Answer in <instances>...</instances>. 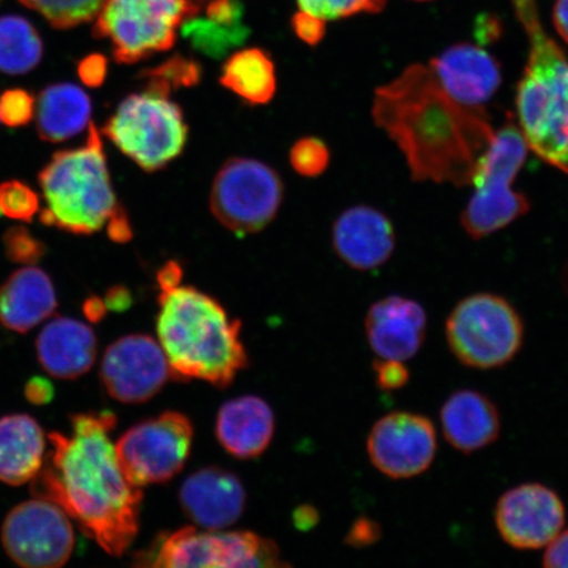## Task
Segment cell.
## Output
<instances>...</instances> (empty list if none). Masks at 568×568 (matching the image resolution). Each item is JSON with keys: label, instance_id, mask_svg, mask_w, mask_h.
<instances>
[{"label": "cell", "instance_id": "24", "mask_svg": "<svg viewBox=\"0 0 568 568\" xmlns=\"http://www.w3.org/2000/svg\"><path fill=\"white\" fill-rule=\"evenodd\" d=\"M57 295L53 282L44 270H17L0 286V324L26 333L53 315Z\"/></svg>", "mask_w": 568, "mask_h": 568}, {"label": "cell", "instance_id": "11", "mask_svg": "<svg viewBox=\"0 0 568 568\" xmlns=\"http://www.w3.org/2000/svg\"><path fill=\"white\" fill-rule=\"evenodd\" d=\"M283 201V183L266 163L232 159L215 176L211 211L226 230L245 236L273 222Z\"/></svg>", "mask_w": 568, "mask_h": 568}, {"label": "cell", "instance_id": "4", "mask_svg": "<svg viewBox=\"0 0 568 568\" xmlns=\"http://www.w3.org/2000/svg\"><path fill=\"white\" fill-rule=\"evenodd\" d=\"M529 40L516 90L518 128L529 151L568 174V59L545 32L536 0H510Z\"/></svg>", "mask_w": 568, "mask_h": 568}, {"label": "cell", "instance_id": "17", "mask_svg": "<svg viewBox=\"0 0 568 568\" xmlns=\"http://www.w3.org/2000/svg\"><path fill=\"white\" fill-rule=\"evenodd\" d=\"M426 328L423 305L399 295L375 302L365 318L367 343L378 358H414L425 343Z\"/></svg>", "mask_w": 568, "mask_h": 568}, {"label": "cell", "instance_id": "32", "mask_svg": "<svg viewBox=\"0 0 568 568\" xmlns=\"http://www.w3.org/2000/svg\"><path fill=\"white\" fill-rule=\"evenodd\" d=\"M300 12L318 20L332 21L358 13H375L385 9L387 0H296Z\"/></svg>", "mask_w": 568, "mask_h": 568}, {"label": "cell", "instance_id": "39", "mask_svg": "<svg viewBox=\"0 0 568 568\" xmlns=\"http://www.w3.org/2000/svg\"><path fill=\"white\" fill-rule=\"evenodd\" d=\"M78 75L81 81L89 88H99L105 81L106 60L101 54H90L78 65Z\"/></svg>", "mask_w": 568, "mask_h": 568}, {"label": "cell", "instance_id": "45", "mask_svg": "<svg viewBox=\"0 0 568 568\" xmlns=\"http://www.w3.org/2000/svg\"><path fill=\"white\" fill-rule=\"evenodd\" d=\"M104 302L106 308L123 311L131 304V295L128 294L124 287H112L109 290V293H106Z\"/></svg>", "mask_w": 568, "mask_h": 568}, {"label": "cell", "instance_id": "16", "mask_svg": "<svg viewBox=\"0 0 568 568\" xmlns=\"http://www.w3.org/2000/svg\"><path fill=\"white\" fill-rule=\"evenodd\" d=\"M173 376L159 341L146 335L119 338L104 353L101 378L106 393L125 404L151 400Z\"/></svg>", "mask_w": 568, "mask_h": 568}, {"label": "cell", "instance_id": "6", "mask_svg": "<svg viewBox=\"0 0 568 568\" xmlns=\"http://www.w3.org/2000/svg\"><path fill=\"white\" fill-rule=\"evenodd\" d=\"M447 346L462 366L495 371L520 353L525 324L506 297L481 293L462 300L446 318Z\"/></svg>", "mask_w": 568, "mask_h": 568}, {"label": "cell", "instance_id": "19", "mask_svg": "<svg viewBox=\"0 0 568 568\" xmlns=\"http://www.w3.org/2000/svg\"><path fill=\"white\" fill-rule=\"evenodd\" d=\"M181 506L199 527L222 530L243 516L246 493L231 471L205 467L190 475L180 489Z\"/></svg>", "mask_w": 568, "mask_h": 568}, {"label": "cell", "instance_id": "38", "mask_svg": "<svg viewBox=\"0 0 568 568\" xmlns=\"http://www.w3.org/2000/svg\"><path fill=\"white\" fill-rule=\"evenodd\" d=\"M382 537L381 525L372 518L362 517L353 524L349 532H347L346 542L354 548H367L379 541Z\"/></svg>", "mask_w": 568, "mask_h": 568}, {"label": "cell", "instance_id": "30", "mask_svg": "<svg viewBox=\"0 0 568 568\" xmlns=\"http://www.w3.org/2000/svg\"><path fill=\"white\" fill-rule=\"evenodd\" d=\"M41 13L57 30H69L97 18L104 0H20Z\"/></svg>", "mask_w": 568, "mask_h": 568}, {"label": "cell", "instance_id": "20", "mask_svg": "<svg viewBox=\"0 0 568 568\" xmlns=\"http://www.w3.org/2000/svg\"><path fill=\"white\" fill-rule=\"evenodd\" d=\"M333 246L346 265L371 272L386 264L395 251L393 223L367 205H357L341 213L333 225Z\"/></svg>", "mask_w": 568, "mask_h": 568}, {"label": "cell", "instance_id": "43", "mask_svg": "<svg viewBox=\"0 0 568 568\" xmlns=\"http://www.w3.org/2000/svg\"><path fill=\"white\" fill-rule=\"evenodd\" d=\"M106 232H109L110 239L115 241V243H126V241L132 239L130 220H128L126 213L122 207L106 223Z\"/></svg>", "mask_w": 568, "mask_h": 568}, {"label": "cell", "instance_id": "46", "mask_svg": "<svg viewBox=\"0 0 568 568\" xmlns=\"http://www.w3.org/2000/svg\"><path fill=\"white\" fill-rule=\"evenodd\" d=\"M182 268L175 262H169L165 266L160 270L159 283L160 288L176 286L181 283Z\"/></svg>", "mask_w": 568, "mask_h": 568}, {"label": "cell", "instance_id": "14", "mask_svg": "<svg viewBox=\"0 0 568 568\" xmlns=\"http://www.w3.org/2000/svg\"><path fill=\"white\" fill-rule=\"evenodd\" d=\"M438 438L429 417L414 412H393L379 418L367 437V456L385 477L406 480L420 477L435 462Z\"/></svg>", "mask_w": 568, "mask_h": 568}, {"label": "cell", "instance_id": "18", "mask_svg": "<svg viewBox=\"0 0 568 568\" xmlns=\"http://www.w3.org/2000/svg\"><path fill=\"white\" fill-rule=\"evenodd\" d=\"M444 90L460 104L481 109L501 84L500 63L485 49L460 42L429 65Z\"/></svg>", "mask_w": 568, "mask_h": 568}, {"label": "cell", "instance_id": "36", "mask_svg": "<svg viewBox=\"0 0 568 568\" xmlns=\"http://www.w3.org/2000/svg\"><path fill=\"white\" fill-rule=\"evenodd\" d=\"M36 111L34 98L24 89L6 90L0 97V122L9 128L31 123Z\"/></svg>", "mask_w": 568, "mask_h": 568}, {"label": "cell", "instance_id": "44", "mask_svg": "<svg viewBox=\"0 0 568 568\" xmlns=\"http://www.w3.org/2000/svg\"><path fill=\"white\" fill-rule=\"evenodd\" d=\"M554 27L568 44V0H557L552 10Z\"/></svg>", "mask_w": 568, "mask_h": 568}, {"label": "cell", "instance_id": "8", "mask_svg": "<svg viewBox=\"0 0 568 568\" xmlns=\"http://www.w3.org/2000/svg\"><path fill=\"white\" fill-rule=\"evenodd\" d=\"M528 152L520 128L510 120L495 132L493 144L473 182L477 191L462 213V226L468 236L474 240L487 237L528 213L529 199L514 190Z\"/></svg>", "mask_w": 568, "mask_h": 568}, {"label": "cell", "instance_id": "1", "mask_svg": "<svg viewBox=\"0 0 568 568\" xmlns=\"http://www.w3.org/2000/svg\"><path fill=\"white\" fill-rule=\"evenodd\" d=\"M373 119L400 149L415 181L458 187L473 184L495 136L486 111L458 103L422 63L376 89Z\"/></svg>", "mask_w": 568, "mask_h": 568}, {"label": "cell", "instance_id": "15", "mask_svg": "<svg viewBox=\"0 0 568 568\" xmlns=\"http://www.w3.org/2000/svg\"><path fill=\"white\" fill-rule=\"evenodd\" d=\"M503 541L520 551L545 549L566 524L562 497L542 483H523L504 493L495 507Z\"/></svg>", "mask_w": 568, "mask_h": 568}, {"label": "cell", "instance_id": "34", "mask_svg": "<svg viewBox=\"0 0 568 568\" xmlns=\"http://www.w3.org/2000/svg\"><path fill=\"white\" fill-rule=\"evenodd\" d=\"M6 257L16 264H38L47 254L44 241L36 239L26 226H11L2 237Z\"/></svg>", "mask_w": 568, "mask_h": 568}, {"label": "cell", "instance_id": "26", "mask_svg": "<svg viewBox=\"0 0 568 568\" xmlns=\"http://www.w3.org/2000/svg\"><path fill=\"white\" fill-rule=\"evenodd\" d=\"M36 126L41 140L62 142L80 134L90 123L91 101L73 83H55L40 92Z\"/></svg>", "mask_w": 568, "mask_h": 568}, {"label": "cell", "instance_id": "41", "mask_svg": "<svg viewBox=\"0 0 568 568\" xmlns=\"http://www.w3.org/2000/svg\"><path fill=\"white\" fill-rule=\"evenodd\" d=\"M542 565L546 568H568V529L560 531L546 546Z\"/></svg>", "mask_w": 568, "mask_h": 568}, {"label": "cell", "instance_id": "37", "mask_svg": "<svg viewBox=\"0 0 568 568\" xmlns=\"http://www.w3.org/2000/svg\"><path fill=\"white\" fill-rule=\"evenodd\" d=\"M373 372L376 387L386 393L403 389L410 379L408 367L403 361L378 358L374 361Z\"/></svg>", "mask_w": 568, "mask_h": 568}, {"label": "cell", "instance_id": "31", "mask_svg": "<svg viewBox=\"0 0 568 568\" xmlns=\"http://www.w3.org/2000/svg\"><path fill=\"white\" fill-rule=\"evenodd\" d=\"M146 88L172 94L173 90L190 88L201 81L202 68L197 62L175 55L162 65L146 70Z\"/></svg>", "mask_w": 568, "mask_h": 568}, {"label": "cell", "instance_id": "12", "mask_svg": "<svg viewBox=\"0 0 568 568\" xmlns=\"http://www.w3.org/2000/svg\"><path fill=\"white\" fill-rule=\"evenodd\" d=\"M194 428L180 412L168 410L124 433L115 445L120 467L136 487L160 485L182 471L193 446Z\"/></svg>", "mask_w": 568, "mask_h": 568}, {"label": "cell", "instance_id": "40", "mask_svg": "<svg viewBox=\"0 0 568 568\" xmlns=\"http://www.w3.org/2000/svg\"><path fill=\"white\" fill-rule=\"evenodd\" d=\"M293 27L295 33L304 42H307L310 45H316L324 38L326 23L297 11L293 19Z\"/></svg>", "mask_w": 568, "mask_h": 568}, {"label": "cell", "instance_id": "29", "mask_svg": "<svg viewBox=\"0 0 568 568\" xmlns=\"http://www.w3.org/2000/svg\"><path fill=\"white\" fill-rule=\"evenodd\" d=\"M183 38L204 55L212 59H222L234 48L244 44L247 39L248 28L244 21H224L207 16H197L183 21Z\"/></svg>", "mask_w": 568, "mask_h": 568}, {"label": "cell", "instance_id": "27", "mask_svg": "<svg viewBox=\"0 0 568 568\" xmlns=\"http://www.w3.org/2000/svg\"><path fill=\"white\" fill-rule=\"evenodd\" d=\"M220 82L247 104L264 105L276 91L272 57L258 48L236 52L224 63Z\"/></svg>", "mask_w": 568, "mask_h": 568}, {"label": "cell", "instance_id": "35", "mask_svg": "<svg viewBox=\"0 0 568 568\" xmlns=\"http://www.w3.org/2000/svg\"><path fill=\"white\" fill-rule=\"evenodd\" d=\"M329 149L322 140L305 138L296 142L291 149L290 161L296 173L303 176L314 178L329 165Z\"/></svg>", "mask_w": 568, "mask_h": 568}, {"label": "cell", "instance_id": "5", "mask_svg": "<svg viewBox=\"0 0 568 568\" xmlns=\"http://www.w3.org/2000/svg\"><path fill=\"white\" fill-rule=\"evenodd\" d=\"M45 209L40 222L73 234L97 233L104 229L118 203L111 183L101 133L90 123L87 144L53 154L39 174Z\"/></svg>", "mask_w": 568, "mask_h": 568}, {"label": "cell", "instance_id": "21", "mask_svg": "<svg viewBox=\"0 0 568 568\" xmlns=\"http://www.w3.org/2000/svg\"><path fill=\"white\" fill-rule=\"evenodd\" d=\"M446 443L462 454L494 445L501 435V415L491 397L477 389H458L439 410Z\"/></svg>", "mask_w": 568, "mask_h": 568}, {"label": "cell", "instance_id": "7", "mask_svg": "<svg viewBox=\"0 0 568 568\" xmlns=\"http://www.w3.org/2000/svg\"><path fill=\"white\" fill-rule=\"evenodd\" d=\"M103 132L128 159L152 173L180 158L189 126L181 106L170 95L146 88L119 104Z\"/></svg>", "mask_w": 568, "mask_h": 568}, {"label": "cell", "instance_id": "22", "mask_svg": "<svg viewBox=\"0 0 568 568\" xmlns=\"http://www.w3.org/2000/svg\"><path fill=\"white\" fill-rule=\"evenodd\" d=\"M40 365L57 379H77L95 364L98 339L80 320L55 317L36 339Z\"/></svg>", "mask_w": 568, "mask_h": 568}, {"label": "cell", "instance_id": "28", "mask_svg": "<svg viewBox=\"0 0 568 568\" xmlns=\"http://www.w3.org/2000/svg\"><path fill=\"white\" fill-rule=\"evenodd\" d=\"M44 45L38 30L23 17L0 18V71L9 75L30 73L39 65Z\"/></svg>", "mask_w": 568, "mask_h": 568}, {"label": "cell", "instance_id": "9", "mask_svg": "<svg viewBox=\"0 0 568 568\" xmlns=\"http://www.w3.org/2000/svg\"><path fill=\"white\" fill-rule=\"evenodd\" d=\"M199 10L196 0H104L94 38L109 40L113 59L131 65L172 49L183 21Z\"/></svg>", "mask_w": 568, "mask_h": 568}, {"label": "cell", "instance_id": "10", "mask_svg": "<svg viewBox=\"0 0 568 568\" xmlns=\"http://www.w3.org/2000/svg\"><path fill=\"white\" fill-rule=\"evenodd\" d=\"M134 566L144 567H280V550L270 539L251 531H199L183 528L159 537L136 554Z\"/></svg>", "mask_w": 568, "mask_h": 568}, {"label": "cell", "instance_id": "3", "mask_svg": "<svg viewBox=\"0 0 568 568\" xmlns=\"http://www.w3.org/2000/svg\"><path fill=\"white\" fill-rule=\"evenodd\" d=\"M159 302V343L173 378L231 386L247 365L239 320L212 296L181 283L161 288Z\"/></svg>", "mask_w": 568, "mask_h": 568}, {"label": "cell", "instance_id": "13", "mask_svg": "<svg viewBox=\"0 0 568 568\" xmlns=\"http://www.w3.org/2000/svg\"><path fill=\"white\" fill-rule=\"evenodd\" d=\"M2 544L21 567L57 568L70 559L75 538L65 510L38 497L19 504L6 517Z\"/></svg>", "mask_w": 568, "mask_h": 568}, {"label": "cell", "instance_id": "23", "mask_svg": "<svg viewBox=\"0 0 568 568\" xmlns=\"http://www.w3.org/2000/svg\"><path fill=\"white\" fill-rule=\"evenodd\" d=\"M274 430L273 410L258 396H241L226 402L217 414L219 443L240 459L261 456L272 443Z\"/></svg>", "mask_w": 568, "mask_h": 568}, {"label": "cell", "instance_id": "47", "mask_svg": "<svg viewBox=\"0 0 568 568\" xmlns=\"http://www.w3.org/2000/svg\"><path fill=\"white\" fill-rule=\"evenodd\" d=\"M105 302L98 296L89 297V300L83 304L84 315H87V317L91 320L92 323L101 322L105 315Z\"/></svg>", "mask_w": 568, "mask_h": 568}, {"label": "cell", "instance_id": "42", "mask_svg": "<svg viewBox=\"0 0 568 568\" xmlns=\"http://www.w3.org/2000/svg\"><path fill=\"white\" fill-rule=\"evenodd\" d=\"M26 396L36 406H42L53 400L54 389L51 382L41 376H34L26 386Z\"/></svg>", "mask_w": 568, "mask_h": 568}, {"label": "cell", "instance_id": "48", "mask_svg": "<svg viewBox=\"0 0 568 568\" xmlns=\"http://www.w3.org/2000/svg\"><path fill=\"white\" fill-rule=\"evenodd\" d=\"M415 2H429V0H415Z\"/></svg>", "mask_w": 568, "mask_h": 568}, {"label": "cell", "instance_id": "33", "mask_svg": "<svg viewBox=\"0 0 568 568\" xmlns=\"http://www.w3.org/2000/svg\"><path fill=\"white\" fill-rule=\"evenodd\" d=\"M40 211V197L28 184L20 181L0 183V216L31 223Z\"/></svg>", "mask_w": 568, "mask_h": 568}, {"label": "cell", "instance_id": "25", "mask_svg": "<svg viewBox=\"0 0 568 568\" xmlns=\"http://www.w3.org/2000/svg\"><path fill=\"white\" fill-rule=\"evenodd\" d=\"M45 435L28 415L0 418V481L10 486L31 481L44 465Z\"/></svg>", "mask_w": 568, "mask_h": 568}, {"label": "cell", "instance_id": "2", "mask_svg": "<svg viewBox=\"0 0 568 568\" xmlns=\"http://www.w3.org/2000/svg\"><path fill=\"white\" fill-rule=\"evenodd\" d=\"M110 412L71 417L70 436L49 435L52 452L32 479L36 497L52 501L111 556H123L140 528L142 491L119 465Z\"/></svg>", "mask_w": 568, "mask_h": 568}]
</instances>
